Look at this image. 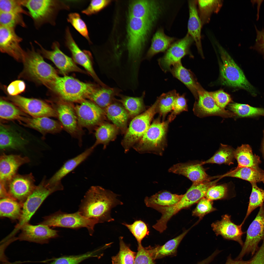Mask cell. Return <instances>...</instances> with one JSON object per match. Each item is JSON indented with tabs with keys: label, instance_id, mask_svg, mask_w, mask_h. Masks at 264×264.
Returning a JSON list of instances; mask_svg holds the SVG:
<instances>
[{
	"label": "cell",
	"instance_id": "33",
	"mask_svg": "<svg viewBox=\"0 0 264 264\" xmlns=\"http://www.w3.org/2000/svg\"><path fill=\"white\" fill-rule=\"evenodd\" d=\"M120 90L108 86L97 87L88 99L104 110L115 101V97L120 94Z\"/></svg>",
	"mask_w": 264,
	"mask_h": 264
},
{
	"label": "cell",
	"instance_id": "6",
	"mask_svg": "<svg viewBox=\"0 0 264 264\" xmlns=\"http://www.w3.org/2000/svg\"><path fill=\"white\" fill-rule=\"evenodd\" d=\"M155 21L129 16L127 47L129 59L136 63L141 55L147 38Z\"/></svg>",
	"mask_w": 264,
	"mask_h": 264
},
{
	"label": "cell",
	"instance_id": "55",
	"mask_svg": "<svg viewBox=\"0 0 264 264\" xmlns=\"http://www.w3.org/2000/svg\"><path fill=\"white\" fill-rule=\"evenodd\" d=\"M187 106L184 95L178 94L173 104L172 111L169 116L167 120L169 122L172 121L176 115L181 112L187 111Z\"/></svg>",
	"mask_w": 264,
	"mask_h": 264
},
{
	"label": "cell",
	"instance_id": "15",
	"mask_svg": "<svg viewBox=\"0 0 264 264\" xmlns=\"http://www.w3.org/2000/svg\"><path fill=\"white\" fill-rule=\"evenodd\" d=\"M35 42L39 47L38 51L43 56L52 61L65 76L72 72H84L76 65L73 59L61 51L58 42L55 41L53 43L51 50L46 49L37 41Z\"/></svg>",
	"mask_w": 264,
	"mask_h": 264
},
{
	"label": "cell",
	"instance_id": "49",
	"mask_svg": "<svg viewBox=\"0 0 264 264\" xmlns=\"http://www.w3.org/2000/svg\"><path fill=\"white\" fill-rule=\"evenodd\" d=\"M136 239L138 244L141 243V241L145 237L149 234V231L147 226L143 221L141 220H136L131 224L123 223Z\"/></svg>",
	"mask_w": 264,
	"mask_h": 264
},
{
	"label": "cell",
	"instance_id": "36",
	"mask_svg": "<svg viewBox=\"0 0 264 264\" xmlns=\"http://www.w3.org/2000/svg\"><path fill=\"white\" fill-rule=\"evenodd\" d=\"M223 2L221 0H197L198 13L202 26L209 23L213 14L219 12Z\"/></svg>",
	"mask_w": 264,
	"mask_h": 264
},
{
	"label": "cell",
	"instance_id": "11",
	"mask_svg": "<svg viewBox=\"0 0 264 264\" xmlns=\"http://www.w3.org/2000/svg\"><path fill=\"white\" fill-rule=\"evenodd\" d=\"M264 238V203L260 208L256 217L248 227L246 238L241 251L235 259L242 260L245 255L253 256L258 249L260 242Z\"/></svg>",
	"mask_w": 264,
	"mask_h": 264
},
{
	"label": "cell",
	"instance_id": "43",
	"mask_svg": "<svg viewBox=\"0 0 264 264\" xmlns=\"http://www.w3.org/2000/svg\"><path fill=\"white\" fill-rule=\"evenodd\" d=\"M178 94L175 90H172L163 93L155 101L157 113L162 117L163 121L168 113L172 110L173 104Z\"/></svg>",
	"mask_w": 264,
	"mask_h": 264
},
{
	"label": "cell",
	"instance_id": "40",
	"mask_svg": "<svg viewBox=\"0 0 264 264\" xmlns=\"http://www.w3.org/2000/svg\"><path fill=\"white\" fill-rule=\"evenodd\" d=\"M183 196V194H173L166 191H162L150 197H146L144 201L147 207L151 205L170 206L177 203Z\"/></svg>",
	"mask_w": 264,
	"mask_h": 264
},
{
	"label": "cell",
	"instance_id": "48",
	"mask_svg": "<svg viewBox=\"0 0 264 264\" xmlns=\"http://www.w3.org/2000/svg\"><path fill=\"white\" fill-rule=\"evenodd\" d=\"M22 14L0 12V25L15 29L18 26L26 27Z\"/></svg>",
	"mask_w": 264,
	"mask_h": 264
},
{
	"label": "cell",
	"instance_id": "30",
	"mask_svg": "<svg viewBox=\"0 0 264 264\" xmlns=\"http://www.w3.org/2000/svg\"><path fill=\"white\" fill-rule=\"evenodd\" d=\"M27 143V141L21 135L11 127L2 124H0V149H20L24 147Z\"/></svg>",
	"mask_w": 264,
	"mask_h": 264
},
{
	"label": "cell",
	"instance_id": "27",
	"mask_svg": "<svg viewBox=\"0 0 264 264\" xmlns=\"http://www.w3.org/2000/svg\"><path fill=\"white\" fill-rule=\"evenodd\" d=\"M19 121L25 126L34 129L43 134L58 133L63 129L59 122L48 117L24 116Z\"/></svg>",
	"mask_w": 264,
	"mask_h": 264
},
{
	"label": "cell",
	"instance_id": "47",
	"mask_svg": "<svg viewBox=\"0 0 264 264\" xmlns=\"http://www.w3.org/2000/svg\"><path fill=\"white\" fill-rule=\"evenodd\" d=\"M25 115L20 109L12 103L0 99V117L7 120H17L19 121Z\"/></svg>",
	"mask_w": 264,
	"mask_h": 264
},
{
	"label": "cell",
	"instance_id": "24",
	"mask_svg": "<svg viewBox=\"0 0 264 264\" xmlns=\"http://www.w3.org/2000/svg\"><path fill=\"white\" fill-rule=\"evenodd\" d=\"M27 157L3 154L0 158V180L6 182L15 175L19 167L29 162Z\"/></svg>",
	"mask_w": 264,
	"mask_h": 264
},
{
	"label": "cell",
	"instance_id": "21",
	"mask_svg": "<svg viewBox=\"0 0 264 264\" xmlns=\"http://www.w3.org/2000/svg\"><path fill=\"white\" fill-rule=\"evenodd\" d=\"M65 44L70 51L75 62L83 67L101 86L106 85L99 79L93 69L89 56V53L81 50L77 44L72 35L68 27L66 30Z\"/></svg>",
	"mask_w": 264,
	"mask_h": 264
},
{
	"label": "cell",
	"instance_id": "2",
	"mask_svg": "<svg viewBox=\"0 0 264 264\" xmlns=\"http://www.w3.org/2000/svg\"><path fill=\"white\" fill-rule=\"evenodd\" d=\"M25 51L22 61L23 68L21 75L47 87L58 76L55 70L46 62L39 52L35 50L32 43Z\"/></svg>",
	"mask_w": 264,
	"mask_h": 264
},
{
	"label": "cell",
	"instance_id": "10",
	"mask_svg": "<svg viewBox=\"0 0 264 264\" xmlns=\"http://www.w3.org/2000/svg\"><path fill=\"white\" fill-rule=\"evenodd\" d=\"M40 224L49 227H62L72 229L85 227L90 235L94 231L96 223L92 220L84 217L77 211L72 213H67L57 211L44 218Z\"/></svg>",
	"mask_w": 264,
	"mask_h": 264
},
{
	"label": "cell",
	"instance_id": "34",
	"mask_svg": "<svg viewBox=\"0 0 264 264\" xmlns=\"http://www.w3.org/2000/svg\"><path fill=\"white\" fill-rule=\"evenodd\" d=\"M170 71L173 76L185 85L197 99L198 90L200 85L191 72L182 65L181 62L173 66Z\"/></svg>",
	"mask_w": 264,
	"mask_h": 264
},
{
	"label": "cell",
	"instance_id": "38",
	"mask_svg": "<svg viewBox=\"0 0 264 264\" xmlns=\"http://www.w3.org/2000/svg\"><path fill=\"white\" fill-rule=\"evenodd\" d=\"M144 92L140 97H134L120 94V98L117 99L123 106L128 113L130 118H133L146 110L143 99Z\"/></svg>",
	"mask_w": 264,
	"mask_h": 264
},
{
	"label": "cell",
	"instance_id": "29",
	"mask_svg": "<svg viewBox=\"0 0 264 264\" xmlns=\"http://www.w3.org/2000/svg\"><path fill=\"white\" fill-rule=\"evenodd\" d=\"M95 147L92 145L75 157L66 161L59 170L48 180L49 184L61 181V179L73 170L85 160L93 152Z\"/></svg>",
	"mask_w": 264,
	"mask_h": 264
},
{
	"label": "cell",
	"instance_id": "28",
	"mask_svg": "<svg viewBox=\"0 0 264 264\" xmlns=\"http://www.w3.org/2000/svg\"><path fill=\"white\" fill-rule=\"evenodd\" d=\"M104 110L106 117L118 128L120 132L124 134L128 128L130 117L122 104L116 102V99Z\"/></svg>",
	"mask_w": 264,
	"mask_h": 264
},
{
	"label": "cell",
	"instance_id": "7",
	"mask_svg": "<svg viewBox=\"0 0 264 264\" xmlns=\"http://www.w3.org/2000/svg\"><path fill=\"white\" fill-rule=\"evenodd\" d=\"M35 27L40 28L46 24L54 25L58 11L68 7L60 1L54 0H22Z\"/></svg>",
	"mask_w": 264,
	"mask_h": 264
},
{
	"label": "cell",
	"instance_id": "8",
	"mask_svg": "<svg viewBox=\"0 0 264 264\" xmlns=\"http://www.w3.org/2000/svg\"><path fill=\"white\" fill-rule=\"evenodd\" d=\"M61 182L53 185L47 184L43 180L35 188L24 203L22 213L19 222L11 233L14 236L22 227L28 222L45 199L52 193L63 189Z\"/></svg>",
	"mask_w": 264,
	"mask_h": 264
},
{
	"label": "cell",
	"instance_id": "3",
	"mask_svg": "<svg viewBox=\"0 0 264 264\" xmlns=\"http://www.w3.org/2000/svg\"><path fill=\"white\" fill-rule=\"evenodd\" d=\"M96 87L66 75L58 76L47 87L61 100L70 103H79L88 99Z\"/></svg>",
	"mask_w": 264,
	"mask_h": 264
},
{
	"label": "cell",
	"instance_id": "37",
	"mask_svg": "<svg viewBox=\"0 0 264 264\" xmlns=\"http://www.w3.org/2000/svg\"><path fill=\"white\" fill-rule=\"evenodd\" d=\"M174 40V38L166 35L162 29L158 30L153 37L146 57L150 58L158 53L167 50Z\"/></svg>",
	"mask_w": 264,
	"mask_h": 264
},
{
	"label": "cell",
	"instance_id": "42",
	"mask_svg": "<svg viewBox=\"0 0 264 264\" xmlns=\"http://www.w3.org/2000/svg\"><path fill=\"white\" fill-rule=\"evenodd\" d=\"M234 150L228 145L221 144L219 149L212 157L201 164H224L229 165L232 164L235 158Z\"/></svg>",
	"mask_w": 264,
	"mask_h": 264
},
{
	"label": "cell",
	"instance_id": "20",
	"mask_svg": "<svg viewBox=\"0 0 264 264\" xmlns=\"http://www.w3.org/2000/svg\"><path fill=\"white\" fill-rule=\"evenodd\" d=\"M21 232L16 239L40 244L47 243L51 239L58 236V231L49 226L39 224L33 225L27 223L21 228Z\"/></svg>",
	"mask_w": 264,
	"mask_h": 264
},
{
	"label": "cell",
	"instance_id": "51",
	"mask_svg": "<svg viewBox=\"0 0 264 264\" xmlns=\"http://www.w3.org/2000/svg\"><path fill=\"white\" fill-rule=\"evenodd\" d=\"M67 21L79 33L91 43L87 25L78 13H72L69 14Z\"/></svg>",
	"mask_w": 264,
	"mask_h": 264
},
{
	"label": "cell",
	"instance_id": "50",
	"mask_svg": "<svg viewBox=\"0 0 264 264\" xmlns=\"http://www.w3.org/2000/svg\"><path fill=\"white\" fill-rule=\"evenodd\" d=\"M22 0H0V12L19 13L29 15L23 8Z\"/></svg>",
	"mask_w": 264,
	"mask_h": 264
},
{
	"label": "cell",
	"instance_id": "54",
	"mask_svg": "<svg viewBox=\"0 0 264 264\" xmlns=\"http://www.w3.org/2000/svg\"><path fill=\"white\" fill-rule=\"evenodd\" d=\"M228 192V187L226 185H215L209 189L205 197L212 201L222 199L227 197Z\"/></svg>",
	"mask_w": 264,
	"mask_h": 264
},
{
	"label": "cell",
	"instance_id": "16",
	"mask_svg": "<svg viewBox=\"0 0 264 264\" xmlns=\"http://www.w3.org/2000/svg\"><path fill=\"white\" fill-rule=\"evenodd\" d=\"M198 100L194 105L193 111L197 116L202 117L211 115H218L224 117L235 116L233 112L222 109L216 104L209 92L200 86L198 90Z\"/></svg>",
	"mask_w": 264,
	"mask_h": 264
},
{
	"label": "cell",
	"instance_id": "18",
	"mask_svg": "<svg viewBox=\"0 0 264 264\" xmlns=\"http://www.w3.org/2000/svg\"><path fill=\"white\" fill-rule=\"evenodd\" d=\"M7 182V188L11 198L23 205L36 187L31 173L24 175H16Z\"/></svg>",
	"mask_w": 264,
	"mask_h": 264
},
{
	"label": "cell",
	"instance_id": "5",
	"mask_svg": "<svg viewBox=\"0 0 264 264\" xmlns=\"http://www.w3.org/2000/svg\"><path fill=\"white\" fill-rule=\"evenodd\" d=\"M160 117L154 120L142 137L132 148L139 153L162 154L166 145V135L170 122L161 121Z\"/></svg>",
	"mask_w": 264,
	"mask_h": 264
},
{
	"label": "cell",
	"instance_id": "61",
	"mask_svg": "<svg viewBox=\"0 0 264 264\" xmlns=\"http://www.w3.org/2000/svg\"><path fill=\"white\" fill-rule=\"evenodd\" d=\"M6 182L0 181V199L5 198H11L9 194L5 185Z\"/></svg>",
	"mask_w": 264,
	"mask_h": 264
},
{
	"label": "cell",
	"instance_id": "44",
	"mask_svg": "<svg viewBox=\"0 0 264 264\" xmlns=\"http://www.w3.org/2000/svg\"><path fill=\"white\" fill-rule=\"evenodd\" d=\"M119 238L120 250L116 255L112 258L113 264H134L136 253L132 251L123 240Z\"/></svg>",
	"mask_w": 264,
	"mask_h": 264
},
{
	"label": "cell",
	"instance_id": "46",
	"mask_svg": "<svg viewBox=\"0 0 264 264\" xmlns=\"http://www.w3.org/2000/svg\"><path fill=\"white\" fill-rule=\"evenodd\" d=\"M229 109L236 116L247 117L258 116H264V109L256 108L248 105L236 103L229 104Z\"/></svg>",
	"mask_w": 264,
	"mask_h": 264
},
{
	"label": "cell",
	"instance_id": "22",
	"mask_svg": "<svg viewBox=\"0 0 264 264\" xmlns=\"http://www.w3.org/2000/svg\"><path fill=\"white\" fill-rule=\"evenodd\" d=\"M161 9L160 3L156 1L133 0L129 5V16L155 21L160 13Z\"/></svg>",
	"mask_w": 264,
	"mask_h": 264
},
{
	"label": "cell",
	"instance_id": "57",
	"mask_svg": "<svg viewBox=\"0 0 264 264\" xmlns=\"http://www.w3.org/2000/svg\"><path fill=\"white\" fill-rule=\"evenodd\" d=\"M209 93L217 105L222 109H225L226 106L231 101L230 96L222 90Z\"/></svg>",
	"mask_w": 264,
	"mask_h": 264
},
{
	"label": "cell",
	"instance_id": "26",
	"mask_svg": "<svg viewBox=\"0 0 264 264\" xmlns=\"http://www.w3.org/2000/svg\"><path fill=\"white\" fill-rule=\"evenodd\" d=\"M202 165L201 163H179L173 165L168 171L170 172L185 176L193 183L209 180Z\"/></svg>",
	"mask_w": 264,
	"mask_h": 264
},
{
	"label": "cell",
	"instance_id": "17",
	"mask_svg": "<svg viewBox=\"0 0 264 264\" xmlns=\"http://www.w3.org/2000/svg\"><path fill=\"white\" fill-rule=\"evenodd\" d=\"M15 29L0 25V50L16 60L22 62L25 51L20 44L22 39L17 35Z\"/></svg>",
	"mask_w": 264,
	"mask_h": 264
},
{
	"label": "cell",
	"instance_id": "32",
	"mask_svg": "<svg viewBox=\"0 0 264 264\" xmlns=\"http://www.w3.org/2000/svg\"><path fill=\"white\" fill-rule=\"evenodd\" d=\"M234 158L238 166L250 168L257 170H263L259 167L261 163L260 157L254 154L252 148L248 144H242L234 150Z\"/></svg>",
	"mask_w": 264,
	"mask_h": 264
},
{
	"label": "cell",
	"instance_id": "62",
	"mask_svg": "<svg viewBox=\"0 0 264 264\" xmlns=\"http://www.w3.org/2000/svg\"><path fill=\"white\" fill-rule=\"evenodd\" d=\"M250 260L244 261L242 260L233 259L230 254L227 258L226 262L225 264H248Z\"/></svg>",
	"mask_w": 264,
	"mask_h": 264
},
{
	"label": "cell",
	"instance_id": "25",
	"mask_svg": "<svg viewBox=\"0 0 264 264\" xmlns=\"http://www.w3.org/2000/svg\"><path fill=\"white\" fill-rule=\"evenodd\" d=\"M189 16L187 24L188 34L195 42L198 51L203 56L201 31L202 27L198 13L197 0L188 2Z\"/></svg>",
	"mask_w": 264,
	"mask_h": 264
},
{
	"label": "cell",
	"instance_id": "63",
	"mask_svg": "<svg viewBox=\"0 0 264 264\" xmlns=\"http://www.w3.org/2000/svg\"><path fill=\"white\" fill-rule=\"evenodd\" d=\"M264 137L262 145V152L264 157V131H263Z\"/></svg>",
	"mask_w": 264,
	"mask_h": 264
},
{
	"label": "cell",
	"instance_id": "12",
	"mask_svg": "<svg viewBox=\"0 0 264 264\" xmlns=\"http://www.w3.org/2000/svg\"><path fill=\"white\" fill-rule=\"evenodd\" d=\"M79 103L74 108L81 128L92 129L104 122L106 116L103 109L90 100Z\"/></svg>",
	"mask_w": 264,
	"mask_h": 264
},
{
	"label": "cell",
	"instance_id": "60",
	"mask_svg": "<svg viewBox=\"0 0 264 264\" xmlns=\"http://www.w3.org/2000/svg\"><path fill=\"white\" fill-rule=\"evenodd\" d=\"M256 33V39L254 45L252 48L263 54L264 56V28L258 29L255 26Z\"/></svg>",
	"mask_w": 264,
	"mask_h": 264
},
{
	"label": "cell",
	"instance_id": "59",
	"mask_svg": "<svg viewBox=\"0 0 264 264\" xmlns=\"http://www.w3.org/2000/svg\"><path fill=\"white\" fill-rule=\"evenodd\" d=\"M26 85L25 82L21 80H17L11 82L8 86L7 91L11 96L18 95L25 90Z\"/></svg>",
	"mask_w": 264,
	"mask_h": 264
},
{
	"label": "cell",
	"instance_id": "19",
	"mask_svg": "<svg viewBox=\"0 0 264 264\" xmlns=\"http://www.w3.org/2000/svg\"><path fill=\"white\" fill-rule=\"evenodd\" d=\"M57 117L63 128L73 136L78 137L82 133L74 108L70 103L61 100L55 109Z\"/></svg>",
	"mask_w": 264,
	"mask_h": 264
},
{
	"label": "cell",
	"instance_id": "14",
	"mask_svg": "<svg viewBox=\"0 0 264 264\" xmlns=\"http://www.w3.org/2000/svg\"><path fill=\"white\" fill-rule=\"evenodd\" d=\"M194 40L188 34L183 38L172 44L164 55L158 59L159 64L165 72L170 71L172 66L181 61L185 55H190V47Z\"/></svg>",
	"mask_w": 264,
	"mask_h": 264
},
{
	"label": "cell",
	"instance_id": "41",
	"mask_svg": "<svg viewBox=\"0 0 264 264\" xmlns=\"http://www.w3.org/2000/svg\"><path fill=\"white\" fill-rule=\"evenodd\" d=\"M23 206L17 200L12 198L0 199V217H7L13 220H19L22 214Z\"/></svg>",
	"mask_w": 264,
	"mask_h": 264
},
{
	"label": "cell",
	"instance_id": "4",
	"mask_svg": "<svg viewBox=\"0 0 264 264\" xmlns=\"http://www.w3.org/2000/svg\"><path fill=\"white\" fill-rule=\"evenodd\" d=\"M216 45L222 60L220 71V78L222 84L243 89L252 95H256V89L248 81L242 70L219 43L217 42Z\"/></svg>",
	"mask_w": 264,
	"mask_h": 264
},
{
	"label": "cell",
	"instance_id": "39",
	"mask_svg": "<svg viewBox=\"0 0 264 264\" xmlns=\"http://www.w3.org/2000/svg\"><path fill=\"white\" fill-rule=\"evenodd\" d=\"M222 176L238 178L247 181L250 183L262 182L264 183V171H259L245 167L237 166L235 169Z\"/></svg>",
	"mask_w": 264,
	"mask_h": 264
},
{
	"label": "cell",
	"instance_id": "23",
	"mask_svg": "<svg viewBox=\"0 0 264 264\" xmlns=\"http://www.w3.org/2000/svg\"><path fill=\"white\" fill-rule=\"evenodd\" d=\"M243 224L237 225L231 220V216L227 214L223 215L220 220L213 223L211 225L216 235H220L225 239L235 241L242 247L243 242L242 236L244 233L242 230Z\"/></svg>",
	"mask_w": 264,
	"mask_h": 264
},
{
	"label": "cell",
	"instance_id": "56",
	"mask_svg": "<svg viewBox=\"0 0 264 264\" xmlns=\"http://www.w3.org/2000/svg\"><path fill=\"white\" fill-rule=\"evenodd\" d=\"M134 264H156L147 247H143L141 243L138 244Z\"/></svg>",
	"mask_w": 264,
	"mask_h": 264
},
{
	"label": "cell",
	"instance_id": "52",
	"mask_svg": "<svg viewBox=\"0 0 264 264\" xmlns=\"http://www.w3.org/2000/svg\"><path fill=\"white\" fill-rule=\"evenodd\" d=\"M198 203L196 207L192 211V215L198 217L199 220L206 215L216 210L213 206L212 201L205 197L201 199Z\"/></svg>",
	"mask_w": 264,
	"mask_h": 264
},
{
	"label": "cell",
	"instance_id": "35",
	"mask_svg": "<svg viewBox=\"0 0 264 264\" xmlns=\"http://www.w3.org/2000/svg\"><path fill=\"white\" fill-rule=\"evenodd\" d=\"M118 128L113 124L104 122L96 127L95 135L96 140L93 145L95 148L99 144L105 149L111 141L114 140L119 132Z\"/></svg>",
	"mask_w": 264,
	"mask_h": 264
},
{
	"label": "cell",
	"instance_id": "45",
	"mask_svg": "<svg viewBox=\"0 0 264 264\" xmlns=\"http://www.w3.org/2000/svg\"><path fill=\"white\" fill-rule=\"evenodd\" d=\"M251 183L252 191L246 214L242 222L243 224L251 213L257 208L261 207L264 203V190L258 187L256 183Z\"/></svg>",
	"mask_w": 264,
	"mask_h": 264
},
{
	"label": "cell",
	"instance_id": "31",
	"mask_svg": "<svg viewBox=\"0 0 264 264\" xmlns=\"http://www.w3.org/2000/svg\"><path fill=\"white\" fill-rule=\"evenodd\" d=\"M190 229L184 231L179 235L168 241L162 245L147 247L153 259L154 260L166 256L174 255L176 254L178 246Z\"/></svg>",
	"mask_w": 264,
	"mask_h": 264
},
{
	"label": "cell",
	"instance_id": "58",
	"mask_svg": "<svg viewBox=\"0 0 264 264\" xmlns=\"http://www.w3.org/2000/svg\"><path fill=\"white\" fill-rule=\"evenodd\" d=\"M108 0H91L88 7L83 10L82 13L90 15L99 12L107 6L111 2Z\"/></svg>",
	"mask_w": 264,
	"mask_h": 264
},
{
	"label": "cell",
	"instance_id": "1",
	"mask_svg": "<svg viewBox=\"0 0 264 264\" xmlns=\"http://www.w3.org/2000/svg\"><path fill=\"white\" fill-rule=\"evenodd\" d=\"M119 195L98 186L91 187L81 201L78 212L82 216L96 224L114 221L111 209L123 203Z\"/></svg>",
	"mask_w": 264,
	"mask_h": 264
},
{
	"label": "cell",
	"instance_id": "53",
	"mask_svg": "<svg viewBox=\"0 0 264 264\" xmlns=\"http://www.w3.org/2000/svg\"><path fill=\"white\" fill-rule=\"evenodd\" d=\"M95 252H90L76 256H64L56 259L49 264H78L88 258L96 256Z\"/></svg>",
	"mask_w": 264,
	"mask_h": 264
},
{
	"label": "cell",
	"instance_id": "13",
	"mask_svg": "<svg viewBox=\"0 0 264 264\" xmlns=\"http://www.w3.org/2000/svg\"><path fill=\"white\" fill-rule=\"evenodd\" d=\"M9 96L8 98L10 101L32 117H57L55 109L43 100L19 95Z\"/></svg>",
	"mask_w": 264,
	"mask_h": 264
},
{
	"label": "cell",
	"instance_id": "9",
	"mask_svg": "<svg viewBox=\"0 0 264 264\" xmlns=\"http://www.w3.org/2000/svg\"><path fill=\"white\" fill-rule=\"evenodd\" d=\"M157 113L155 102L145 111L133 118L124 134L121 144L125 152H128L142 137Z\"/></svg>",
	"mask_w": 264,
	"mask_h": 264
}]
</instances>
